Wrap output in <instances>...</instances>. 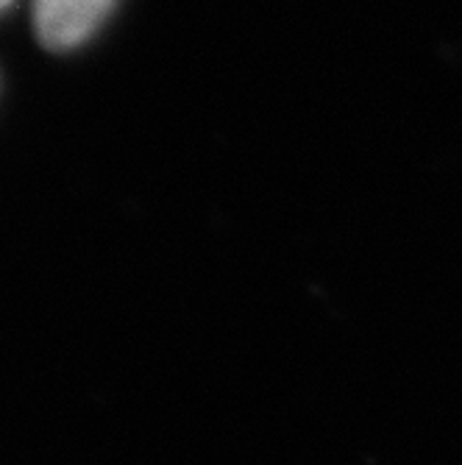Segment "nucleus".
<instances>
[{
	"label": "nucleus",
	"instance_id": "obj_1",
	"mask_svg": "<svg viewBox=\"0 0 462 465\" xmlns=\"http://www.w3.org/2000/svg\"><path fill=\"white\" fill-rule=\"evenodd\" d=\"M117 0H34V25L42 45L70 51L87 42Z\"/></svg>",
	"mask_w": 462,
	"mask_h": 465
},
{
	"label": "nucleus",
	"instance_id": "obj_2",
	"mask_svg": "<svg viewBox=\"0 0 462 465\" xmlns=\"http://www.w3.org/2000/svg\"><path fill=\"white\" fill-rule=\"evenodd\" d=\"M12 4H15V0H0V12H6V9H9Z\"/></svg>",
	"mask_w": 462,
	"mask_h": 465
}]
</instances>
